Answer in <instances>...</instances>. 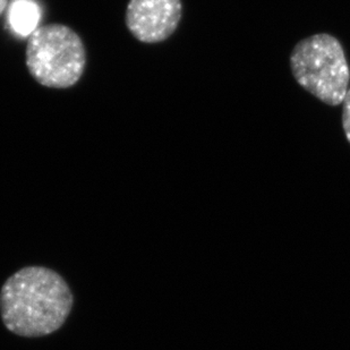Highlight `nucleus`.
Segmentation results:
<instances>
[{
    "instance_id": "1",
    "label": "nucleus",
    "mask_w": 350,
    "mask_h": 350,
    "mask_svg": "<svg viewBox=\"0 0 350 350\" xmlns=\"http://www.w3.org/2000/svg\"><path fill=\"white\" fill-rule=\"evenodd\" d=\"M73 303L66 281L44 267L21 269L0 291L3 324L20 337H44L59 330Z\"/></svg>"
},
{
    "instance_id": "2",
    "label": "nucleus",
    "mask_w": 350,
    "mask_h": 350,
    "mask_svg": "<svg viewBox=\"0 0 350 350\" xmlns=\"http://www.w3.org/2000/svg\"><path fill=\"white\" fill-rule=\"evenodd\" d=\"M291 73L296 82L327 106H340L349 90L350 70L340 41L327 33L314 34L295 46Z\"/></svg>"
},
{
    "instance_id": "3",
    "label": "nucleus",
    "mask_w": 350,
    "mask_h": 350,
    "mask_svg": "<svg viewBox=\"0 0 350 350\" xmlns=\"http://www.w3.org/2000/svg\"><path fill=\"white\" fill-rule=\"evenodd\" d=\"M86 53L75 31L63 24L39 27L27 38V66L41 85L67 89L83 75Z\"/></svg>"
},
{
    "instance_id": "4",
    "label": "nucleus",
    "mask_w": 350,
    "mask_h": 350,
    "mask_svg": "<svg viewBox=\"0 0 350 350\" xmlns=\"http://www.w3.org/2000/svg\"><path fill=\"white\" fill-rule=\"evenodd\" d=\"M182 13L180 0H129L126 25L141 42H162L177 30Z\"/></svg>"
},
{
    "instance_id": "5",
    "label": "nucleus",
    "mask_w": 350,
    "mask_h": 350,
    "mask_svg": "<svg viewBox=\"0 0 350 350\" xmlns=\"http://www.w3.org/2000/svg\"><path fill=\"white\" fill-rule=\"evenodd\" d=\"M41 10L36 0H13L7 10L10 30L21 38H29L37 30Z\"/></svg>"
},
{
    "instance_id": "6",
    "label": "nucleus",
    "mask_w": 350,
    "mask_h": 350,
    "mask_svg": "<svg viewBox=\"0 0 350 350\" xmlns=\"http://www.w3.org/2000/svg\"><path fill=\"white\" fill-rule=\"evenodd\" d=\"M342 129L350 144V88L342 103Z\"/></svg>"
},
{
    "instance_id": "7",
    "label": "nucleus",
    "mask_w": 350,
    "mask_h": 350,
    "mask_svg": "<svg viewBox=\"0 0 350 350\" xmlns=\"http://www.w3.org/2000/svg\"><path fill=\"white\" fill-rule=\"evenodd\" d=\"M8 6V0H0V15L5 12Z\"/></svg>"
}]
</instances>
